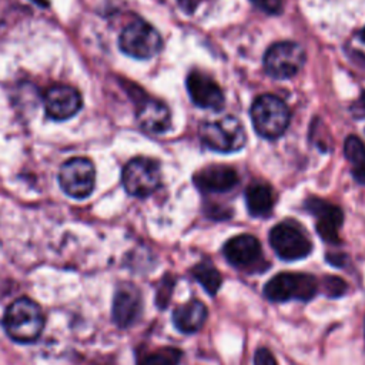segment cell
Masks as SVG:
<instances>
[{
    "mask_svg": "<svg viewBox=\"0 0 365 365\" xmlns=\"http://www.w3.org/2000/svg\"><path fill=\"white\" fill-rule=\"evenodd\" d=\"M178 1V6L180 9L187 13V14H191L197 10V7L204 1V0H177Z\"/></svg>",
    "mask_w": 365,
    "mask_h": 365,
    "instance_id": "484cf974",
    "label": "cell"
},
{
    "mask_svg": "<svg viewBox=\"0 0 365 365\" xmlns=\"http://www.w3.org/2000/svg\"><path fill=\"white\" fill-rule=\"evenodd\" d=\"M81 108V96L71 87L64 84L51 86L44 94V110L48 118L63 121L78 113Z\"/></svg>",
    "mask_w": 365,
    "mask_h": 365,
    "instance_id": "30bf717a",
    "label": "cell"
},
{
    "mask_svg": "<svg viewBox=\"0 0 365 365\" xmlns=\"http://www.w3.org/2000/svg\"><path fill=\"white\" fill-rule=\"evenodd\" d=\"M207 307L198 299H190L173 312V321L178 331L192 334L201 329L207 319Z\"/></svg>",
    "mask_w": 365,
    "mask_h": 365,
    "instance_id": "e0dca14e",
    "label": "cell"
},
{
    "mask_svg": "<svg viewBox=\"0 0 365 365\" xmlns=\"http://www.w3.org/2000/svg\"><path fill=\"white\" fill-rule=\"evenodd\" d=\"M359 37H361V40L365 43V27L362 29V31H361V34H359Z\"/></svg>",
    "mask_w": 365,
    "mask_h": 365,
    "instance_id": "f1b7e54d",
    "label": "cell"
},
{
    "mask_svg": "<svg viewBox=\"0 0 365 365\" xmlns=\"http://www.w3.org/2000/svg\"><path fill=\"white\" fill-rule=\"evenodd\" d=\"M3 327L13 341L29 344L40 336L44 327V315L38 304L29 298H19L7 307Z\"/></svg>",
    "mask_w": 365,
    "mask_h": 365,
    "instance_id": "6da1fadb",
    "label": "cell"
},
{
    "mask_svg": "<svg viewBox=\"0 0 365 365\" xmlns=\"http://www.w3.org/2000/svg\"><path fill=\"white\" fill-rule=\"evenodd\" d=\"M118 46L127 56L145 60L154 57L161 50L163 40L150 23L135 19L123 29L118 37Z\"/></svg>",
    "mask_w": 365,
    "mask_h": 365,
    "instance_id": "5b68a950",
    "label": "cell"
},
{
    "mask_svg": "<svg viewBox=\"0 0 365 365\" xmlns=\"http://www.w3.org/2000/svg\"><path fill=\"white\" fill-rule=\"evenodd\" d=\"M123 185L130 195L147 197L153 194L161 182V171L157 161L147 157L130 160L121 174Z\"/></svg>",
    "mask_w": 365,
    "mask_h": 365,
    "instance_id": "8992f818",
    "label": "cell"
},
{
    "mask_svg": "<svg viewBox=\"0 0 365 365\" xmlns=\"http://www.w3.org/2000/svg\"><path fill=\"white\" fill-rule=\"evenodd\" d=\"M305 208L317 217V232L329 244H339L338 230L342 225L344 214L339 207L329 204L321 198H309Z\"/></svg>",
    "mask_w": 365,
    "mask_h": 365,
    "instance_id": "8fae6325",
    "label": "cell"
},
{
    "mask_svg": "<svg viewBox=\"0 0 365 365\" xmlns=\"http://www.w3.org/2000/svg\"><path fill=\"white\" fill-rule=\"evenodd\" d=\"M238 182L237 171L230 165H207L194 174V184L202 192H225Z\"/></svg>",
    "mask_w": 365,
    "mask_h": 365,
    "instance_id": "2e32d148",
    "label": "cell"
},
{
    "mask_svg": "<svg viewBox=\"0 0 365 365\" xmlns=\"http://www.w3.org/2000/svg\"><path fill=\"white\" fill-rule=\"evenodd\" d=\"M251 120L254 130L264 138L274 140L284 134L289 124V110L287 104L272 96H259L251 107Z\"/></svg>",
    "mask_w": 365,
    "mask_h": 365,
    "instance_id": "7a4b0ae2",
    "label": "cell"
},
{
    "mask_svg": "<svg viewBox=\"0 0 365 365\" xmlns=\"http://www.w3.org/2000/svg\"><path fill=\"white\" fill-rule=\"evenodd\" d=\"M345 157L352 164L354 178L365 184V144L355 135H349L345 140Z\"/></svg>",
    "mask_w": 365,
    "mask_h": 365,
    "instance_id": "d6986e66",
    "label": "cell"
},
{
    "mask_svg": "<svg viewBox=\"0 0 365 365\" xmlns=\"http://www.w3.org/2000/svg\"><path fill=\"white\" fill-rule=\"evenodd\" d=\"M352 113H354V115L355 117H365V91H362L361 93V96H359V98L354 103V106H352Z\"/></svg>",
    "mask_w": 365,
    "mask_h": 365,
    "instance_id": "4316f807",
    "label": "cell"
},
{
    "mask_svg": "<svg viewBox=\"0 0 365 365\" xmlns=\"http://www.w3.org/2000/svg\"><path fill=\"white\" fill-rule=\"evenodd\" d=\"M274 192L268 184L252 182L245 190V202L252 217H265L274 207Z\"/></svg>",
    "mask_w": 365,
    "mask_h": 365,
    "instance_id": "ac0fdd59",
    "label": "cell"
},
{
    "mask_svg": "<svg viewBox=\"0 0 365 365\" xmlns=\"http://www.w3.org/2000/svg\"><path fill=\"white\" fill-rule=\"evenodd\" d=\"M327 261H328L331 265L344 267L345 262H346V255H344V254H328V255H327Z\"/></svg>",
    "mask_w": 365,
    "mask_h": 365,
    "instance_id": "83f0119b",
    "label": "cell"
},
{
    "mask_svg": "<svg viewBox=\"0 0 365 365\" xmlns=\"http://www.w3.org/2000/svg\"><path fill=\"white\" fill-rule=\"evenodd\" d=\"M305 63V51L295 41L274 43L264 56V68L274 78L295 76Z\"/></svg>",
    "mask_w": 365,
    "mask_h": 365,
    "instance_id": "ba28073f",
    "label": "cell"
},
{
    "mask_svg": "<svg viewBox=\"0 0 365 365\" xmlns=\"http://www.w3.org/2000/svg\"><path fill=\"white\" fill-rule=\"evenodd\" d=\"M191 274L210 295H215L221 287V282H222L221 274L212 264L200 262L195 267H192Z\"/></svg>",
    "mask_w": 365,
    "mask_h": 365,
    "instance_id": "ffe728a7",
    "label": "cell"
},
{
    "mask_svg": "<svg viewBox=\"0 0 365 365\" xmlns=\"http://www.w3.org/2000/svg\"><path fill=\"white\" fill-rule=\"evenodd\" d=\"M187 91L192 103L201 108L221 110L224 106V93L220 86L201 71H191L187 76Z\"/></svg>",
    "mask_w": 365,
    "mask_h": 365,
    "instance_id": "7c38bea8",
    "label": "cell"
},
{
    "mask_svg": "<svg viewBox=\"0 0 365 365\" xmlns=\"http://www.w3.org/2000/svg\"><path fill=\"white\" fill-rule=\"evenodd\" d=\"M137 103V121L144 131L153 134L165 133L171 125L168 107L155 98L147 96H131Z\"/></svg>",
    "mask_w": 365,
    "mask_h": 365,
    "instance_id": "4fadbf2b",
    "label": "cell"
},
{
    "mask_svg": "<svg viewBox=\"0 0 365 365\" xmlns=\"http://www.w3.org/2000/svg\"><path fill=\"white\" fill-rule=\"evenodd\" d=\"M174 284H175V279L170 274H165L163 277V279L160 281V284L157 287V292H155V304L160 309H164L168 305L171 295H173Z\"/></svg>",
    "mask_w": 365,
    "mask_h": 365,
    "instance_id": "7402d4cb",
    "label": "cell"
},
{
    "mask_svg": "<svg viewBox=\"0 0 365 365\" xmlns=\"http://www.w3.org/2000/svg\"><path fill=\"white\" fill-rule=\"evenodd\" d=\"M227 261L237 268H250L259 264L261 244L250 234H241L230 238L222 248Z\"/></svg>",
    "mask_w": 365,
    "mask_h": 365,
    "instance_id": "5bb4252c",
    "label": "cell"
},
{
    "mask_svg": "<svg viewBox=\"0 0 365 365\" xmlns=\"http://www.w3.org/2000/svg\"><path fill=\"white\" fill-rule=\"evenodd\" d=\"M269 244L275 254L285 261H295L309 255L312 244L308 237L291 222H279L269 231Z\"/></svg>",
    "mask_w": 365,
    "mask_h": 365,
    "instance_id": "9c48e42d",
    "label": "cell"
},
{
    "mask_svg": "<svg viewBox=\"0 0 365 365\" xmlns=\"http://www.w3.org/2000/svg\"><path fill=\"white\" fill-rule=\"evenodd\" d=\"M198 134L201 141L211 150L234 153L244 147L247 135L241 121L232 115H224L214 121H204Z\"/></svg>",
    "mask_w": 365,
    "mask_h": 365,
    "instance_id": "3957f363",
    "label": "cell"
},
{
    "mask_svg": "<svg viewBox=\"0 0 365 365\" xmlns=\"http://www.w3.org/2000/svg\"><path fill=\"white\" fill-rule=\"evenodd\" d=\"M348 289L346 282L335 275H327L322 279V291L329 297V298H338L344 295Z\"/></svg>",
    "mask_w": 365,
    "mask_h": 365,
    "instance_id": "603a6c76",
    "label": "cell"
},
{
    "mask_svg": "<svg viewBox=\"0 0 365 365\" xmlns=\"http://www.w3.org/2000/svg\"><path fill=\"white\" fill-rule=\"evenodd\" d=\"M251 3L267 14H279L282 11L281 0H251Z\"/></svg>",
    "mask_w": 365,
    "mask_h": 365,
    "instance_id": "cb8c5ba5",
    "label": "cell"
},
{
    "mask_svg": "<svg viewBox=\"0 0 365 365\" xmlns=\"http://www.w3.org/2000/svg\"><path fill=\"white\" fill-rule=\"evenodd\" d=\"M318 291L314 275L307 272H279L264 285V295L274 302L288 299L309 301Z\"/></svg>",
    "mask_w": 365,
    "mask_h": 365,
    "instance_id": "277c9868",
    "label": "cell"
},
{
    "mask_svg": "<svg viewBox=\"0 0 365 365\" xmlns=\"http://www.w3.org/2000/svg\"><path fill=\"white\" fill-rule=\"evenodd\" d=\"M254 365H277V361L269 349L258 348L254 355Z\"/></svg>",
    "mask_w": 365,
    "mask_h": 365,
    "instance_id": "d4e9b609",
    "label": "cell"
},
{
    "mask_svg": "<svg viewBox=\"0 0 365 365\" xmlns=\"http://www.w3.org/2000/svg\"><path fill=\"white\" fill-rule=\"evenodd\" d=\"M96 168L86 157H73L63 163L58 171L60 188L73 198L83 200L93 192Z\"/></svg>",
    "mask_w": 365,
    "mask_h": 365,
    "instance_id": "52a82bcc",
    "label": "cell"
},
{
    "mask_svg": "<svg viewBox=\"0 0 365 365\" xmlns=\"http://www.w3.org/2000/svg\"><path fill=\"white\" fill-rule=\"evenodd\" d=\"M141 294L133 284L120 285L113 299V321L120 328H127L135 322L141 314Z\"/></svg>",
    "mask_w": 365,
    "mask_h": 365,
    "instance_id": "9a60e30c",
    "label": "cell"
},
{
    "mask_svg": "<svg viewBox=\"0 0 365 365\" xmlns=\"http://www.w3.org/2000/svg\"><path fill=\"white\" fill-rule=\"evenodd\" d=\"M182 352L174 346L160 348L145 355L138 365H178Z\"/></svg>",
    "mask_w": 365,
    "mask_h": 365,
    "instance_id": "44dd1931",
    "label": "cell"
}]
</instances>
